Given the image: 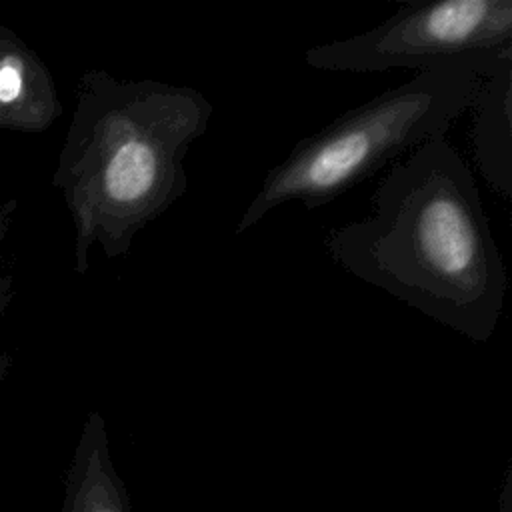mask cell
Returning a JSON list of instances; mask_svg holds the SVG:
<instances>
[{
	"label": "cell",
	"mask_w": 512,
	"mask_h": 512,
	"mask_svg": "<svg viewBox=\"0 0 512 512\" xmlns=\"http://www.w3.org/2000/svg\"><path fill=\"white\" fill-rule=\"evenodd\" d=\"M14 212H16V200L0 202V248H2V242L6 240V236H8Z\"/></svg>",
	"instance_id": "9c48e42d"
},
{
	"label": "cell",
	"mask_w": 512,
	"mask_h": 512,
	"mask_svg": "<svg viewBox=\"0 0 512 512\" xmlns=\"http://www.w3.org/2000/svg\"><path fill=\"white\" fill-rule=\"evenodd\" d=\"M64 512H122L114 468L108 454L104 418L90 412L68 474V494Z\"/></svg>",
	"instance_id": "52a82bcc"
},
{
	"label": "cell",
	"mask_w": 512,
	"mask_h": 512,
	"mask_svg": "<svg viewBox=\"0 0 512 512\" xmlns=\"http://www.w3.org/2000/svg\"><path fill=\"white\" fill-rule=\"evenodd\" d=\"M212 102L196 88L86 70L52 174L74 224V272L88 254L124 258L134 236L186 192L184 158L206 134Z\"/></svg>",
	"instance_id": "7a4b0ae2"
},
{
	"label": "cell",
	"mask_w": 512,
	"mask_h": 512,
	"mask_svg": "<svg viewBox=\"0 0 512 512\" xmlns=\"http://www.w3.org/2000/svg\"><path fill=\"white\" fill-rule=\"evenodd\" d=\"M366 218L324 236L330 258L438 324L488 342L508 274L476 178L446 140L396 160L370 198Z\"/></svg>",
	"instance_id": "6da1fadb"
},
{
	"label": "cell",
	"mask_w": 512,
	"mask_h": 512,
	"mask_svg": "<svg viewBox=\"0 0 512 512\" xmlns=\"http://www.w3.org/2000/svg\"><path fill=\"white\" fill-rule=\"evenodd\" d=\"M482 78L472 70L422 72L300 138L266 172L234 232L250 230L286 202L322 208L420 144L446 136Z\"/></svg>",
	"instance_id": "3957f363"
},
{
	"label": "cell",
	"mask_w": 512,
	"mask_h": 512,
	"mask_svg": "<svg viewBox=\"0 0 512 512\" xmlns=\"http://www.w3.org/2000/svg\"><path fill=\"white\" fill-rule=\"evenodd\" d=\"M14 298V282H12V274L6 272L2 266H0V324H2V318L10 306ZM10 368H12V356L8 352H0V382L10 374Z\"/></svg>",
	"instance_id": "ba28073f"
},
{
	"label": "cell",
	"mask_w": 512,
	"mask_h": 512,
	"mask_svg": "<svg viewBox=\"0 0 512 512\" xmlns=\"http://www.w3.org/2000/svg\"><path fill=\"white\" fill-rule=\"evenodd\" d=\"M468 112L470 144L486 184L510 198L512 194V60L484 76Z\"/></svg>",
	"instance_id": "8992f818"
},
{
	"label": "cell",
	"mask_w": 512,
	"mask_h": 512,
	"mask_svg": "<svg viewBox=\"0 0 512 512\" xmlns=\"http://www.w3.org/2000/svg\"><path fill=\"white\" fill-rule=\"evenodd\" d=\"M512 60V0H418L380 24L312 46L304 62L322 72L472 70L492 74Z\"/></svg>",
	"instance_id": "277c9868"
},
{
	"label": "cell",
	"mask_w": 512,
	"mask_h": 512,
	"mask_svg": "<svg viewBox=\"0 0 512 512\" xmlns=\"http://www.w3.org/2000/svg\"><path fill=\"white\" fill-rule=\"evenodd\" d=\"M64 112L44 60L0 24V130L40 134Z\"/></svg>",
	"instance_id": "5b68a950"
}]
</instances>
